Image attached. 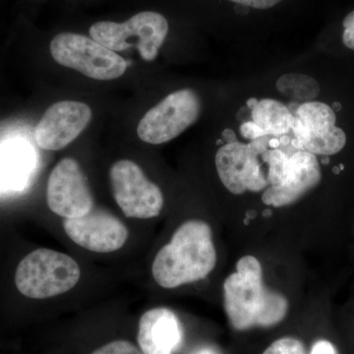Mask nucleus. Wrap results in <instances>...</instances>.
<instances>
[{
	"mask_svg": "<svg viewBox=\"0 0 354 354\" xmlns=\"http://www.w3.org/2000/svg\"><path fill=\"white\" fill-rule=\"evenodd\" d=\"M223 304L230 325L236 330L270 328L285 320L288 301L263 281L262 266L247 255L236 264V271L223 283Z\"/></svg>",
	"mask_w": 354,
	"mask_h": 354,
	"instance_id": "1",
	"label": "nucleus"
},
{
	"mask_svg": "<svg viewBox=\"0 0 354 354\" xmlns=\"http://www.w3.org/2000/svg\"><path fill=\"white\" fill-rule=\"evenodd\" d=\"M216 252L212 228L199 220L185 221L155 260L153 279L164 288H176L206 278L215 269Z\"/></svg>",
	"mask_w": 354,
	"mask_h": 354,
	"instance_id": "2",
	"label": "nucleus"
},
{
	"mask_svg": "<svg viewBox=\"0 0 354 354\" xmlns=\"http://www.w3.org/2000/svg\"><path fill=\"white\" fill-rule=\"evenodd\" d=\"M80 276L76 261L66 254L38 249L28 254L18 265L15 283L25 297L44 299L72 290Z\"/></svg>",
	"mask_w": 354,
	"mask_h": 354,
	"instance_id": "3",
	"label": "nucleus"
},
{
	"mask_svg": "<svg viewBox=\"0 0 354 354\" xmlns=\"http://www.w3.org/2000/svg\"><path fill=\"white\" fill-rule=\"evenodd\" d=\"M169 32V23L162 14L145 11L123 23L102 21L91 26L90 36L109 50L118 53L136 48L146 62L158 57Z\"/></svg>",
	"mask_w": 354,
	"mask_h": 354,
	"instance_id": "4",
	"label": "nucleus"
},
{
	"mask_svg": "<svg viewBox=\"0 0 354 354\" xmlns=\"http://www.w3.org/2000/svg\"><path fill=\"white\" fill-rule=\"evenodd\" d=\"M50 53L58 64L95 80H115L127 69V62L118 53L74 32H62L51 39Z\"/></svg>",
	"mask_w": 354,
	"mask_h": 354,
	"instance_id": "5",
	"label": "nucleus"
},
{
	"mask_svg": "<svg viewBox=\"0 0 354 354\" xmlns=\"http://www.w3.org/2000/svg\"><path fill=\"white\" fill-rule=\"evenodd\" d=\"M267 136L253 140L249 144L235 141L218 149L216 167L225 187L234 195L246 191L259 192L269 187L268 174L260 162L261 156L269 150Z\"/></svg>",
	"mask_w": 354,
	"mask_h": 354,
	"instance_id": "6",
	"label": "nucleus"
},
{
	"mask_svg": "<svg viewBox=\"0 0 354 354\" xmlns=\"http://www.w3.org/2000/svg\"><path fill=\"white\" fill-rule=\"evenodd\" d=\"M200 111L201 101L195 91H176L144 115L137 128V134L145 143H167L196 122Z\"/></svg>",
	"mask_w": 354,
	"mask_h": 354,
	"instance_id": "7",
	"label": "nucleus"
},
{
	"mask_svg": "<svg viewBox=\"0 0 354 354\" xmlns=\"http://www.w3.org/2000/svg\"><path fill=\"white\" fill-rule=\"evenodd\" d=\"M114 200L127 218H156L164 207L160 187L149 180L136 162L121 160L109 171Z\"/></svg>",
	"mask_w": 354,
	"mask_h": 354,
	"instance_id": "8",
	"label": "nucleus"
},
{
	"mask_svg": "<svg viewBox=\"0 0 354 354\" xmlns=\"http://www.w3.org/2000/svg\"><path fill=\"white\" fill-rule=\"evenodd\" d=\"M334 109L320 102H307L299 106L295 115L292 132L301 151L313 155L332 156L341 152L346 135L335 127Z\"/></svg>",
	"mask_w": 354,
	"mask_h": 354,
	"instance_id": "9",
	"label": "nucleus"
},
{
	"mask_svg": "<svg viewBox=\"0 0 354 354\" xmlns=\"http://www.w3.org/2000/svg\"><path fill=\"white\" fill-rule=\"evenodd\" d=\"M46 200L51 211L64 218H78L92 211V191L76 160L65 158L55 165L48 178Z\"/></svg>",
	"mask_w": 354,
	"mask_h": 354,
	"instance_id": "10",
	"label": "nucleus"
},
{
	"mask_svg": "<svg viewBox=\"0 0 354 354\" xmlns=\"http://www.w3.org/2000/svg\"><path fill=\"white\" fill-rule=\"evenodd\" d=\"M92 116V109L84 102H55L35 128V141L43 150H62L86 129Z\"/></svg>",
	"mask_w": 354,
	"mask_h": 354,
	"instance_id": "11",
	"label": "nucleus"
},
{
	"mask_svg": "<svg viewBox=\"0 0 354 354\" xmlns=\"http://www.w3.org/2000/svg\"><path fill=\"white\" fill-rule=\"evenodd\" d=\"M64 227L72 241L92 252L120 250L128 239L124 223L106 212L92 209L78 218H64Z\"/></svg>",
	"mask_w": 354,
	"mask_h": 354,
	"instance_id": "12",
	"label": "nucleus"
},
{
	"mask_svg": "<svg viewBox=\"0 0 354 354\" xmlns=\"http://www.w3.org/2000/svg\"><path fill=\"white\" fill-rule=\"evenodd\" d=\"M321 179L322 172L315 155L299 151L290 157L281 183L266 188L262 201L276 208L288 206L316 187Z\"/></svg>",
	"mask_w": 354,
	"mask_h": 354,
	"instance_id": "13",
	"label": "nucleus"
},
{
	"mask_svg": "<svg viewBox=\"0 0 354 354\" xmlns=\"http://www.w3.org/2000/svg\"><path fill=\"white\" fill-rule=\"evenodd\" d=\"M183 339V326L171 309H151L140 319L138 344L143 354H174Z\"/></svg>",
	"mask_w": 354,
	"mask_h": 354,
	"instance_id": "14",
	"label": "nucleus"
},
{
	"mask_svg": "<svg viewBox=\"0 0 354 354\" xmlns=\"http://www.w3.org/2000/svg\"><path fill=\"white\" fill-rule=\"evenodd\" d=\"M252 120L268 136H285L292 129L295 115L290 109L276 100L258 101L252 109Z\"/></svg>",
	"mask_w": 354,
	"mask_h": 354,
	"instance_id": "15",
	"label": "nucleus"
},
{
	"mask_svg": "<svg viewBox=\"0 0 354 354\" xmlns=\"http://www.w3.org/2000/svg\"><path fill=\"white\" fill-rule=\"evenodd\" d=\"M279 93L295 100L309 102L315 99L320 93V85L311 76L299 73H288L277 81Z\"/></svg>",
	"mask_w": 354,
	"mask_h": 354,
	"instance_id": "16",
	"label": "nucleus"
},
{
	"mask_svg": "<svg viewBox=\"0 0 354 354\" xmlns=\"http://www.w3.org/2000/svg\"><path fill=\"white\" fill-rule=\"evenodd\" d=\"M28 169V158L21 150L3 151L0 153V181L13 185L19 183Z\"/></svg>",
	"mask_w": 354,
	"mask_h": 354,
	"instance_id": "17",
	"label": "nucleus"
},
{
	"mask_svg": "<svg viewBox=\"0 0 354 354\" xmlns=\"http://www.w3.org/2000/svg\"><path fill=\"white\" fill-rule=\"evenodd\" d=\"M263 354H306V351L299 339L286 337L272 342Z\"/></svg>",
	"mask_w": 354,
	"mask_h": 354,
	"instance_id": "18",
	"label": "nucleus"
},
{
	"mask_svg": "<svg viewBox=\"0 0 354 354\" xmlns=\"http://www.w3.org/2000/svg\"><path fill=\"white\" fill-rule=\"evenodd\" d=\"M92 354H143V353L130 342L115 341L97 348Z\"/></svg>",
	"mask_w": 354,
	"mask_h": 354,
	"instance_id": "19",
	"label": "nucleus"
},
{
	"mask_svg": "<svg viewBox=\"0 0 354 354\" xmlns=\"http://www.w3.org/2000/svg\"><path fill=\"white\" fill-rule=\"evenodd\" d=\"M342 25L344 28V34H342V41H344L346 48L354 50V10L346 15Z\"/></svg>",
	"mask_w": 354,
	"mask_h": 354,
	"instance_id": "20",
	"label": "nucleus"
},
{
	"mask_svg": "<svg viewBox=\"0 0 354 354\" xmlns=\"http://www.w3.org/2000/svg\"><path fill=\"white\" fill-rule=\"evenodd\" d=\"M241 133L244 138L253 140L261 138V137L268 136L267 133L263 131L259 127L255 124L253 121L243 123L241 127Z\"/></svg>",
	"mask_w": 354,
	"mask_h": 354,
	"instance_id": "21",
	"label": "nucleus"
},
{
	"mask_svg": "<svg viewBox=\"0 0 354 354\" xmlns=\"http://www.w3.org/2000/svg\"><path fill=\"white\" fill-rule=\"evenodd\" d=\"M239 6H245L247 8L269 9L277 6L283 0H230Z\"/></svg>",
	"mask_w": 354,
	"mask_h": 354,
	"instance_id": "22",
	"label": "nucleus"
},
{
	"mask_svg": "<svg viewBox=\"0 0 354 354\" xmlns=\"http://www.w3.org/2000/svg\"><path fill=\"white\" fill-rule=\"evenodd\" d=\"M310 354H339V353L332 342L326 341V339H320L313 344Z\"/></svg>",
	"mask_w": 354,
	"mask_h": 354,
	"instance_id": "23",
	"label": "nucleus"
},
{
	"mask_svg": "<svg viewBox=\"0 0 354 354\" xmlns=\"http://www.w3.org/2000/svg\"><path fill=\"white\" fill-rule=\"evenodd\" d=\"M190 354H221V351H218V348H216L215 346H200L194 351H192Z\"/></svg>",
	"mask_w": 354,
	"mask_h": 354,
	"instance_id": "24",
	"label": "nucleus"
},
{
	"mask_svg": "<svg viewBox=\"0 0 354 354\" xmlns=\"http://www.w3.org/2000/svg\"><path fill=\"white\" fill-rule=\"evenodd\" d=\"M223 138L227 142V144L232 143V142L236 141L235 133L234 130L232 129H225V131L223 132Z\"/></svg>",
	"mask_w": 354,
	"mask_h": 354,
	"instance_id": "25",
	"label": "nucleus"
},
{
	"mask_svg": "<svg viewBox=\"0 0 354 354\" xmlns=\"http://www.w3.org/2000/svg\"><path fill=\"white\" fill-rule=\"evenodd\" d=\"M257 102H258L257 100L251 99V100H249L248 102H247V104H248L249 108L253 109L254 106H255L256 104H257Z\"/></svg>",
	"mask_w": 354,
	"mask_h": 354,
	"instance_id": "26",
	"label": "nucleus"
},
{
	"mask_svg": "<svg viewBox=\"0 0 354 354\" xmlns=\"http://www.w3.org/2000/svg\"><path fill=\"white\" fill-rule=\"evenodd\" d=\"M342 106L339 104H337V102H335L334 104H333V109H341Z\"/></svg>",
	"mask_w": 354,
	"mask_h": 354,
	"instance_id": "27",
	"label": "nucleus"
}]
</instances>
